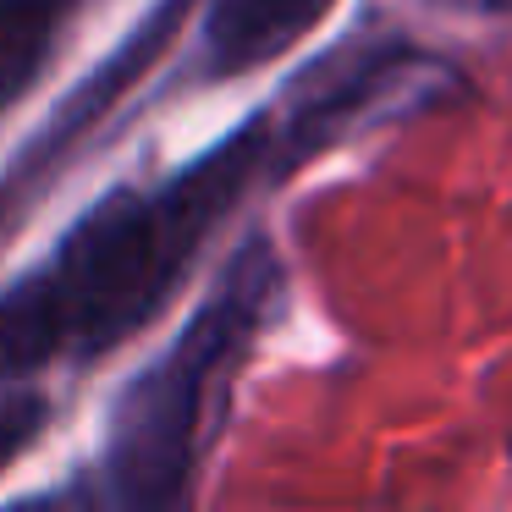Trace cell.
<instances>
[{"label":"cell","mask_w":512,"mask_h":512,"mask_svg":"<svg viewBox=\"0 0 512 512\" xmlns=\"http://www.w3.org/2000/svg\"><path fill=\"white\" fill-rule=\"evenodd\" d=\"M254 160L259 127H248L166 188H122L94 204L45 270L0 292V380H23L67 353H105L133 336L171 298L210 226L232 210Z\"/></svg>","instance_id":"6da1fadb"},{"label":"cell","mask_w":512,"mask_h":512,"mask_svg":"<svg viewBox=\"0 0 512 512\" xmlns=\"http://www.w3.org/2000/svg\"><path fill=\"white\" fill-rule=\"evenodd\" d=\"M270 287H276V265L254 243L226 270L215 298L188 320V331L171 342V353L155 358L127 386V397L111 413V441H105V485L116 501L166 507L188 490L210 413L265 314Z\"/></svg>","instance_id":"7a4b0ae2"},{"label":"cell","mask_w":512,"mask_h":512,"mask_svg":"<svg viewBox=\"0 0 512 512\" xmlns=\"http://www.w3.org/2000/svg\"><path fill=\"white\" fill-rule=\"evenodd\" d=\"M336 0H215L210 12V61L215 72H248L292 50Z\"/></svg>","instance_id":"3957f363"},{"label":"cell","mask_w":512,"mask_h":512,"mask_svg":"<svg viewBox=\"0 0 512 512\" xmlns=\"http://www.w3.org/2000/svg\"><path fill=\"white\" fill-rule=\"evenodd\" d=\"M67 6L72 0H0V111L39 78Z\"/></svg>","instance_id":"277c9868"},{"label":"cell","mask_w":512,"mask_h":512,"mask_svg":"<svg viewBox=\"0 0 512 512\" xmlns=\"http://www.w3.org/2000/svg\"><path fill=\"white\" fill-rule=\"evenodd\" d=\"M39 430H45V397H34V391L0 397V468L12 457H23Z\"/></svg>","instance_id":"5b68a950"},{"label":"cell","mask_w":512,"mask_h":512,"mask_svg":"<svg viewBox=\"0 0 512 512\" xmlns=\"http://www.w3.org/2000/svg\"><path fill=\"white\" fill-rule=\"evenodd\" d=\"M474 6H512V0H474Z\"/></svg>","instance_id":"8992f818"}]
</instances>
